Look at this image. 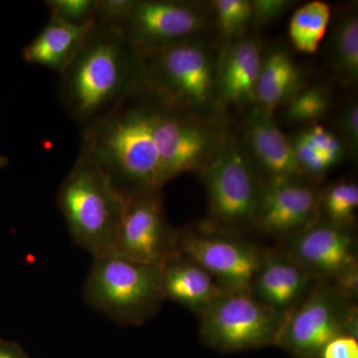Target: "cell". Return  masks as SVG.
Segmentation results:
<instances>
[{"instance_id":"cell-1","label":"cell","mask_w":358,"mask_h":358,"mask_svg":"<svg viewBox=\"0 0 358 358\" xmlns=\"http://www.w3.org/2000/svg\"><path fill=\"white\" fill-rule=\"evenodd\" d=\"M141 52L120 27L94 22L81 49L59 81V100L82 129L110 115L140 85Z\"/></svg>"},{"instance_id":"cell-2","label":"cell","mask_w":358,"mask_h":358,"mask_svg":"<svg viewBox=\"0 0 358 358\" xmlns=\"http://www.w3.org/2000/svg\"><path fill=\"white\" fill-rule=\"evenodd\" d=\"M124 196L162 190V160L152 106L133 95L101 121L82 129V145Z\"/></svg>"},{"instance_id":"cell-3","label":"cell","mask_w":358,"mask_h":358,"mask_svg":"<svg viewBox=\"0 0 358 358\" xmlns=\"http://www.w3.org/2000/svg\"><path fill=\"white\" fill-rule=\"evenodd\" d=\"M143 70L134 95L179 114L217 109L218 54L201 37L141 52Z\"/></svg>"},{"instance_id":"cell-4","label":"cell","mask_w":358,"mask_h":358,"mask_svg":"<svg viewBox=\"0 0 358 358\" xmlns=\"http://www.w3.org/2000/svg\"><path fill=\"white\" fill-rule=\"evenodd\" d=\"M56 202L75 244L93 258L114 253L127 197L86 148L81 147Z\"/></svg>"},{"instance_id":"cell-5","label":"cell","mask_w":358,"mask_h":358,"mask_svg":"<svg viewBox=\"0 0 358 358\" xmlns=\"http://www.w3.org/2000/svg\"><path fill=\"white\" fill-rule=\"evenodd\" d=\"M93 259L83 289L90 307L122 326H141L159 313L162 268L115 253Z\"/></svg>"},{"instance_id":"cell-6","label":"cell","mask_w":358,"mask_h":358,"mask_svg":"<svg viewBox=\"0 0 358 358\" xmlns=\"http://www.w3.org/2000/svg\"><path fill=\"white\" fill-rule=\"evenodd\" d=\"M199 173L208 199L209 225L232 233L254 227L265 182L241 140L226 133Z\"/></svg>"},{"instance_id":"cell-7","label":"cell","mask_w":358,"mask_h":358,"mask_svg":"<svg viewBox=\"0 0 358 358\" xmlns=\"http://www.w3.org/2000/svg\"><path fill=\"white\" fill-rule=\"evenodd\" d=\"M357 303L331 282L317 281L287 313L275 345L299 357L317 358L331 339L343 334L357 338Z\"/></svg>"},{"instance_id":"cell-8","label":"cell","mask_w":358,"mask_h":358,"mask_svg":"<svg viewBox=\"0 0 358 358\" xmlns=\"http://www.w3.org/2000/svg\"><path fill=\"white\" fill-rule=\"evenodd\" d=\"M286 315L259 301L251 289L227 291L200 315V338L223 352L275 345Z\"/></svg>"},{"instance_id":"cell-9","label":"cell","mask_w":358,"mask_h":358,"mask_svg":"<svg viewBox=\"0 0 358 358\" xmlns=\"http://www.w3.org/2000/svg\"><path fill=\"white\" fill-rule=\"evenodd\" d=\"M150 103L162 160V185L182 173H199L213 157L227 131L205 115L169 112Z\"/></svg>"},{"instance_id":"cell-10","label":"cell","mask_w":358,"mask_h":358,"mask_svg":"<svg viewBox=\"0 0 358 358\" xmlns=\"http://www.w3.org/2000/svg\"><path fill=\"white\" fill-rule=\"evenodd\" d=\"M178 248L229 291L251 289L265 254L238 233L210 225L178 230Z\"/></svg>"},{"instance_id":"cell-11","label":"cell","mask_w":358,"mask_h":358,"mask_svg":"<svg viewBox=\"0 0 358 358\" xmlns=\"http://www.w3.org/2000/svg\"><path fill=\"white\" fill-rule=\"evenodd\" d=\"M178 239V229L166 219L162 190L127 197L114 253L162 268L179 253Z\"/></svg>"},{"instance_id":"cell-12","label":"cell","mask_w":358,"mask_h":358,"mask_svg":"<svg viewBox=\"0 0 358 358\" xmlns=\"http://www.w3.org/2000/svg\"><path fill=\"white\" fill-rule=\"evenodd\" d=\"M209 6L185 0H134L117 26L138 51L155 50L200 36L210 20Z\"/></svg>"},{"instance_id":"cell-13","label":"cell","mask_w":358,"mask_h":358,"mask_svg":"<svg viewBox=\"0 0 358 358\" xmlns=\"http://www.w3.org/2000/svg\"><path fill=\"white\" fill-rule=\"evenodd\" d=\"M320 189L306 178L265 183L254 227L275 239H289L320 219Z\"/></svg>"},{"instance_id":"cell-14","label":"cell","mask_w":358,"mask_h":358,"mask_svg":"<svg viewBox=\"0 0 358 358\" xmlns=\"http://www.w3.org/2000/svg\"><path fill=\"white\" fill-rule=\"evenodd\" d=\"M287 243L286 253L317 281L336 282L358 267L357 240L352 228L319 219L287 239Z\"/></svg>"},{"instance_id":"cell-15","label":"cell","mask_w":358,"mask_h":358,"mask_svg":"<svg viewBox=\"0 0 358 358\" xmlns=\"http://www.w3.org/2000/svg\"><path fill=\"white\" fill-rule=\"evenodd\" d=\"M243 143L264 182L303 178L291 141L275 122L274 113L253 106L244 120Z\"/></svg>"},{"instance_id":"cell-16","label":"cell","mask_w":358,"mask_h":358,"mask_svg":"<svg viewBox=\"0 0 358 358\" xmlns=\"http://www.w3.org/2000/svg\"><path fill=\"white\" fill-rule=\"evenodd\" d=\"M263 51L262 41L252 35L225 42L218 53V107L255 105Z\"/></svg>"},{"instance_id":"cell-17","label":"cell","mask_w":358,"mask_h":358,"mask_svg":"<svg viewBox=\"0 0 358 358\" xmlns=\"http://www.w3.org/2000/svg\"><path fill=\"white\" fill-rule=\"evenodd\" d=\"M313 281L317 280L288 254L265 251L251 292L268 307L288 313L305 298Z\"/></svg>"},{"instance_id":"cell-18","label":"cell","mask_w":358,"mask_h":358,"mask_svg":"<svg viewBox=\"0 0 358 358\" xmlns=\"http://www.w3.org/2000/svg\"><path fill=\"white\" fill-rule=\"evenodd\" d=\"M164 298L183 306L199 317L229 289L192 259L178 253L162 268Z\"/></svg>"},{"instance_id":"cell-19","label":"cell","mask_w":358,"mask_h":358,"mask_svg":"<svg viewBox=\"0 0 358 358\" xmlns=\"http://www.w3.org/2000/svg\"><path fill=\"white\" fill-rule=\"evenodd\" d=\"M306 86L303 71L288 49L282 45L264 47L254 106L275 113Z\"/></svg>"},{"instance_id":"cell-20","label":"cell","mask_w":358,"mask_h":358,"mask_svg":"<svg viewBox=\"0 0 358 358\" xmlns=\"http://www.w3.org/2000/svg\"><path fill=\"white\" fill-rule=\"evenodd\" d=\"M93 23L73 25L50 17L41 31L23 48L22 57L29 64L42 66L62 74L76 57Z\"/></svg>"},{"instance_id":"cell-21","label":"cell","mask_w":358,"mask_h":358,"mask_svg":"<svg viewBox=\"0 0 358 358\" xmlns=\"http://www.w3.org/2000/svg\"><path fill=\"white\" fill-rule=\"evenodd\" d=\"M289 140L301 174L310 181L324 178L345 157L346 148L338 134L322 124L306 127Z\"/></svg>"},{"instance_id":"cell-22","label":"cell","mask_w":358,"mask_h":358,"mask_svg":"<svg viewBox=\"0 0 358 358\" xmlns=\"http://www.w3.org/2000/svg\"><path fill=\"white\" fill-rule=\"evenodd\" d=\"M331 62L339 81L346 87L358 83V13L357 6L334 16L331 37Z\"/></svg>"},{"instance_id":"cell-23","label":"cell","mask_w":358,"mask_h":358,"mask_svg":"<svg viewBox=\"0 0 358 358\" xmlns=\"http://www.w3.org/2000/svg\"><path fill=\"white\" fill-rule=\"evenodd\" d=\"M333 18L331 6L322 0H313L299 6L289 23V38L296 51L315 54Z\"/></svg>"},{"instance_id":"cell-24","label":"cell","mask_w":358,"mask_h":358,"mask_svg":"<svg viewBox=\"0 0 358 358\" xmlns=\"http://www.w3.org/2000/svg\"><path fill=\"white\" fill-rule=\"evenodd\" d=\"M358 208V185L341 179L320 189V219L341 227L352 228Z\"/></svg>"},{"instance_id":"cell-25","label":"cell","mask_w":358,"mask_h":358,"mask_svg":"<svg viewBox=\"0 0 358 358\" xmlns=\"http://www.w3.org/2000/svg\"><path fill=\"white\" fill-rule=\"evenodd\" d=\"M331 91L327 85H307L285 103V120L294 124L312 126L319 124L331 109Z\"/></svg>"},{"instance_id":"cell-26","label":"cell","mask_w":358,"mask_h":358,"mask_svg":"<svg viewBox=\"0 0 358 358\" xmlns=\"http://www.w3.org/2000/svg\"><path fill=\"white\" fill-rule=\"evenodd\" d=\"M208 6L224 41L247 34L251 27V0H214Z\"/></svg>"},{"instance_id":"cell-27","label":"cell","mask_w":358,"mask_h":358,"mask_svg":"<svg viewBox=\"0 0 358 358\" xmlns=\"http://www.w3.org/2000/svg\"><path fill=\"white\" fill-rule=\"evenodd\" d=\"M50 17L70 24L90 25L95 21L96 0H45Z\"/></svg>"},{"instance_id":"cell-28","label":"cell","mask_w":358,"mask_h":358,"mask_svg":"<svg viewBox=\"0 0 358 358\" xmlns=\"http://www.w3.org/2000/svg\"><path fill=\"white\" fill-rule=\"evenodd\" d=\"M338 138L343 141L346 150L357 157L358 152V103L352 99L341 109L336 119Z\"/></svg>"},{"instance_id":"cell-29","label":"cell","mask_w":358,"mask_h":358,"mask_svg":"<svg viewBox=\"0 0 358 358\" xmlns=\"http://www.w3.org/2000/svg\"><path fill=\"white\" fill-rule=\"evenodd\" d=\"M296 3L293 0H251V27L262 28L272 24Z\"/></svg>"},{"instance_id":"cell-30","label":"cell","mask_w":358,"mask_h":358,"mask_svg":"<svg viewBox=\"0 0 358 358\" xmlns=\"http://www.w3.org/2000/svg\"><path fill=\"white\" fill-rule=\"evenodd\" d=\"M134 3V0H96L94 22L120 26L128 17Z\"/></svg>"},{"instance_id":"cell-31","label":"cell","mask_w":358,"mask_h":358,"mask_svg":"<svg viewBox=\"0 0 358 358\" xmlns=\"http://www.w3.org/2000/svg\"><path fill=\"white\" fill-rule=\"evenodd\" d=\"M320 358H358L357 338L348 334H339L322 348Z\"/></svg>"},{"instance_id":"cell-32","label":"cell","mask_w":358,"mask_h":358,"mask_svg":"<svg viewBox=\"0 0 358 358\" xmlns=\"http://www.w3.org/2000/svg\"><path fill=\"white\" fill-rule=\"evenodd\" d=\"M0 358H32L18 343L0 338Z\"/></svg>"}]
</instances>
